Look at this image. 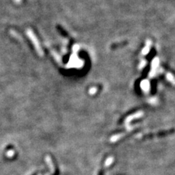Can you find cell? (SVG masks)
Returning a JSON list of instances; mask_svg holds the SVG:
<instances>
[{
    "mask_svg": "<svg viewBox=\"0 0 175 175\" xmlns=\"http://www.w3.org/2000/svg\"><path fill=\"white\" fill-rule=\"evenodd\" d=\"M175 129H170V130H166V131H161L158 132L155 134H148L145 135L144 138H153V137H163L172 134L174 133Z\"/></svg>",
    "mask_w": 175,
    "mask_h": 175,
    "instance_id": "1",
    "label": "cell"
}]
</instances>
